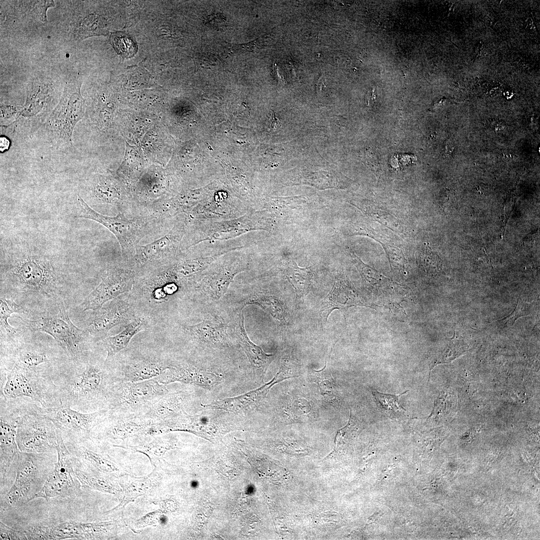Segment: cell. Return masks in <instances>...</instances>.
<instances>
[{"mask_svg":"<svg viewBox=\"0 0 540 540\" xmlns=\"http://www.w3.org/2000/svg\"><path fill=\"white\" fill-rule=\"evenodd\" d=\"M2 272L22 291L50 296L58 290V273L50 258L34 252L12 254L2 264Z\"/></svg>","mask_w":540,"mask_h":540,"instance_id":"3957f363","label":"cell"},{"mask_svg":"<svg viewBox=\"0 0 540 540\" xmlns=\"http://www.w3.org/2000/svg\"><path fill=\"white\" fill-rule=\"evenodd\" d=\"M284 276L294 288L296 299L306 296L311 289L314 276L310 267H299L292 260H286L282 266Z\"/></svg>","mask_w":540,"mask_h":540,"instance_id":"83f0119b","label":"cell"},{"mask_svg":"<svg viewBox=\"0 0 540 540\" xmlns=\"http://www.w3.org/2000/svg\"><path fill=\"white\" fill-rule=\"evenodd\" d=\"M52 454L20 451L14 482L4 497L8 506H20L32 500L52 471L46 466V459Z\"/></svg>","mask_w":540,"mask_h":540,"instance_id":"ba28073f","label":"cell"},{"mask_svg":"<svg viewBox=\"0 0 540 540\" xmlns=\"http://www.w3.org/2000/svg\"><path fill=\"white\" fill-rule=\"evenodd\" d=\"M1 114H0V122H4V121L10 120H13V122L18 117L20 112H18V110L12 106H1Z\"/></svg>","mask_w":540,"mask_h":540,"instance_id":"7bdbcfd3","label":"cell"},{"mask_svg":"<svg viewBox=\"0 0 540 540\" xmlns=\"http://www.w3.org/2000/svg\"><path fill=\"white\" fill-rule=\"evenodd\" d=\"M419 258L422 266L427 271L438 269V256L426 246L422 248L419 252Z\"/></svg>","mask_w":540,"mask_h":540,"instance_id":"74e56055","label":"cell"},{"mask_svg":"<svg viewBox=\"0 0 540 540\" xmlns=\"http://www.w3.org/2000/svg\"><path fill=\"white\" fill-rule=\"evenodd\" d=\"M53 90L48 84L34 82L28 85L24 105L14 122L10 124L17 133H31L46 121Z\"/></svg>","mask_w":540,"mask_h":540,"instance_id":"5bb4252c","label":"cell"},{"mask_svg":"<svg viewBox=\"0 0 540 540\" xmlns=\"http://www.w3.org/2000/svg\"><path fill=\"white\" fill-rule=\"evenodd\" d=\"M48 352L40 346L25 345L20 347L14 356V364H16L34 372L51 375L53 368L52 359Z\"/></svg>","mask_w":540,"mask_h":540,"instance_id":"d4e9b609","label":"cell"},{"mask_svg":"<svg viewBox=\"0 0 540 540\" xmlns=\"http://www.w3.org/2000/svg\"><path fill=\"white\" fill-rule=\"evenodd\" d=\"M80 86L76 82L65 86L60 101L44 124L50 142L57 148L73 146L74 128L84 114Z\"/></svg>","mask_w":540,"mask_h":540,"instance_id":"52a82bcc","label":"cell"},{"mask_svg":"<svg viewBox=\"0 0 540 540\" xmlns=\"http://www.w3.org/2000/svg\"><path fill=\"white\" fill-rule=\"evenodd\" d=\"M310 378L312 381L318 385L321 394L326 398L332 400L336 396V384L328 366L326 358L325 366L322 369L312 371Z\"/></svg>","mask_w":540,"mask_h":540,"instance_id":"d6a6232c","label":"cell"},{"mask_svg":"<svg viewBox=\"0 0 540 540\" xmlns=\"http://www.w3.org/2000/svg\"><path fill=\"white\" fill-rule=\"evenodd\" d=\"M324 80V77H321L316 84V90L318 92H320L322 91V88L326 86Z\"/></svg>","mask_w":540,"mask_h":540,"instance_id":"f6af8a7d","label":"cell"},{"mask_svg":"<svg viewBox=\"0 0 540 540\" xmlns=\"http://www.w3.org/2000/svg\"><path fill=\"white\" fill-rule=\"evenodd\" d=\"M14 400L18 412L16 440L20 450L33 454L56 452V428L42 413V406L28 398Z\"/></svg>","mask_w":540,"mask_h":540,"instance_id":"277c9868","label":"cell"},{"mask_svg":"<svg viewBox=\"0 0 540 540\" xmlns=\"http://www.w3.org/2000/svg\"><path fill=\"white\" fill-rule=\"evenodd\" d=\"M530 312V305L522 302H520L518 299L513 312L508 316L500 320L499 322H502L504 326H510L514 324L515 321L518 318L528 315Z\"/></svg>","mask_w":540,"mask_h":540,"instance_id":"8d00e7d4","label":"cell"},{"mask_svg":"<svg viewBox=\"0 0 540 540\" xmlns=\"http://www.w3.org/2000/svg\"><path fill=\"white\" fill-rule=\"evenodd\" d=\"M110 38V42L114 49L122 57H132L136 53L137 48L135 44L124 34L120 32H114L112 34Z\"/></svg>","mask_w":540,"mask_h":540,"instance_id":"e575fe53","label":"cell"},{"mask_svg":"<svg viewBox=\"0 0 540 540\" xmlns=\"http://www.w3.org/2000/svg\"><path fill=\"white\" fill-rule=\"evenodd\" d=\"M185 328L191 336L201 342L218 344L226 340L227 328L220 322L204 320Z\"/></svg>","mask_w":540,"mask_h":540,"instance_id":"f1b7e54d","label":"cell"},{"mask_svg":"<svg viewBox=\"0 0 540 540\" xmlns=\"http://www.w3.org/2000/svg\"><path fill=\"white\" fill-rule=\"evenodd\" d=\"M350 254L364 284L368 286L376 284L382 278L381 274L364 263L354 252H351Z\"/></svg>","mask_w":540,"mask_h":540,"instance_id":"d590c367","label":"cell"},{"mask_svg":"<svg viewBox=\"0 0 540 540\" xmlns=\"http://www.w3.org/2000/svg\"><path fill=\"white\" fill-rule=\"evenodd\" d=\"M0 540H28L24 532L12 528L0 522Z\"/></svg>","mask_w":540,"mask_h":540,"instance_id":"b9f144b4","label":"cell"},{"mask_svg":"<svg viewBox=\"0 0 540 540\" xmlns=\"http://www.w3.org/2000/svg\"><path fill=\"white\" fill-rule=\"evenodd\" d=\"M122 185L118 178L101 176L94 184L93 195L98 202L112 206L118 212L126 215L132 212V206L130 195Z\"/></svg>","mask_w":540,"mask_h":540,"instance_id":"7402d4cb","label":"cell"},{"mask_svg":"<svg viewBox=\"0 0 540 540\" xmlns=\"http://www.w3.org/2000/svg\"><path fill=\"white\" fill-rule=\"evenodd\" d=\"M146 320L142 318H136L126 324L120 332L102 340L104 348L106 352V361H110L126 348L132 338L138 332L146 330Z\"/></svg>","mask_w":540,"mask_h":540,"instance_id":"4316f807","label":"cell"},{"mask_svg":"<svg viewBox=\"0 0 540 540\" xmlns=\"http://www.w3.org/2000/svg\"><path fill=\"white\" fill-rule=\"evenodd\" d=\"M186 396L182 393H170L159 398L141 414L153 423H162L174 420L185 412Z\"/></svg>","mask_w":540,"mask_h":540,"instance_id":"cb8c5ba5","label":"cell"},{"mask_svg":"<svg viewBox=\"0 0 540 540\" xmlns=\"http://www.w3.org/2000/svg\"><path fill=\"white\" fill-rule=\"evenodd\" d=\"M0 151L4 152L7 150L9 147L10 142L6 138V137L2 136L0 137Z\"/></svg>","mask_w":540,"mask_h":540,"instance_id":"ee69618b","label":"cell"},{"mask_svg":"<svg viewBox=\"0 0 540 540\" xmlns=\"http://www.w3.org/2000/svg\"><path fill=\"white\" fill-rule=\"evenodd\" d=\"M96 312L86 327V331L96 340H103L114 327L135 318L131 305L118 298L110 301Z\"/></svg>","mask_w":540,"mask_h":540,"instance_id":"ac0fdd59","label":"cell"},{"mask_svg":"<svg viewBox=\"0 0 540 540\" xmlns=\"http://www.w3.org/2000/svg\"><path fill=\"white\" fill-rule=\"evenodd\" d=\"M290 409L294 418L304 416L308 418L312 414V406L310 402L305 399L294 400L291 404Z\"/></svg>","mask_w":540,"mask_h":540,"instance_id":"f35d334b","label":"cell"},{"mask_svg":"<svg viewBox=\"0 0 540 540\" xmlns=\"http://www.w3.org/2000/svg\"><path fill=\"white\" fill-rule=\"evenodd\" d=\"M234 331L238 342L248 356L256 376L262 382L266 370L275 356L266 353L260 346L250 340L244 327V314L242 309L236 315Z\"/></svg>","mask_w":540,"mask_h":540,"instance_id":"44dd1931","label":"cell"},{"mask_svg":"<svg viewBox=\"0 0 540 540\" xmlns=\"http://www.w3.org/2000/svg\"><path fill=\"white\" fill-rule=\"evenodd\" d=\"M0 485L4 484L8 474L20 452L16 440L18 412L12 399L0 398Z\"/></svg>","mask_w":540,"mask_h":540,"instance_id":"2e32d148","label":"cell"},{"mask_svg":"<svg viewBox=\"0 0 540 540\" xmlns=\"http://www.w3.org/2000/svg\"><path fill=\"white\" fill-rule=\"evenodd\" d=\"M243 306L254 304L268 313L280 326L286 324V313L283 302L275 296L264 294H256L248 298Z\"/></svg>","mask_w":540,"mask_h":540,"instance_id":"f546056e","label":"cell"},{"mask_svg":"<svg viewBox=\"0 0 540 540\" xmlns=\"http://www.w3.org/2000/svg\"><path fill=\"white\" fill-rule=\"evenodd\" d=\"M42 411L60 430L64 442H80L88 439L93 430L110 413L109 409L83 412L64 406L42 407Z\"/></svg>","mask_w":540,"mask_h":540,"instance_id":"7c38bea8","label":"cell"},{"mask_svg":"<svg viewBox=\"0 0 540 540\" xmlns=\"http://www.w3.org/2000/svg\"><path fill=\"white\" fill-rule=\"evenodd\" d=\"M188 221L186 214H178L164 236L149 244L137 245L132 256L123 265L137 276L172 262L182 250Z\"/></svg>","mask_w":540,"mask_h":540,"instance_id":"5b68a950","label":"cell"},{"mask_svg":"<svg viewBox=\"0 0 540 540\" xmlns=\"http://www.w3.org/2000/svg\"><path fill=\"white\" fill-rule=\"evenodd\" d=\"M6 376V382L0 389V397L8 399L28 398L45 408L62 406L50 374L30 371L14 364Z\"/></svg>","mask_w":540,"mask_h":540,"instance_id":"8992f818","label":"cell"},{"mask_svg":"<svg viewBox=\"0 0 540 540\" xmlns=\"http://www.w3.org/2000/svg\"><path fill=\"white\" fill-rule=\"evenodd\" d=\"M58 460L40 490L32 500L66 497L78 494L81 484L74 468V458L68 448L60 432L56 429Z\"/></svg>","mask_w":540,"mask_h":540,"instance_id":"4fadbf2b","label":"cell"},{"mask_svg":"<svg viewBox=\"0 0 540 540\" xmlns=\"http://www.w3.org/2000/svg\"><path fill=\"white\" fill-rule=\"evenodd\" d=\"M156 378L166 386L179 382L208 389L214 388L222 380L217 374L200 368L192 363L170 358L168 368Z\"/></svg>","mask_w":540,"mask_h":540,"instance_id":"d6986e66","label":"cell"},{"mask_svg":"<svg viewBox=\"0 0 540 540\" xmlns=\"http://www.w3.org/2000/svg\"><path fill=\"white\" fill-rule=\"evenodd\" d=\"M167 386L158 378L137 382H118L109 410L122 414H141L154 401L168 392Z\"/></svg>","mask_w":540,"mask_h":540,"instance_id":"8fae6325","label":"cell"},{"mask_svg":"<svg viewBox=\"0 0 540 540\" xmlns=\"http://www.w3.org/2000/svg\"><path fill=\"white\" fill-rule=\"evenodd\" d=\"M407 391L398 395L386 394L376 390H372L378 407L390 418L400 419L408 417V412L402 406L399 401V397Z\"/></svg>","mask_w":540,"mask_h":540,"instance_id":"4dcf8cb0","label":"cell"},{"mask_svg":"<svg viewBox=\"0 0 540 540\" xmlns=\"http://www.w3.org/2000/svg\"><path fill=\"white\" fill-rule=\"evenodd\" d=\"M210 266L200 274L196 284L202 292L213 300L222 298L234 276L246 269L240 258L236 256L228 257Z\"/></svg>","mask_w":540,"mask_h":540,"instance_id":"e0dca14e","label":"cell"},{"mask_svg":"<svg viewBox=\"0 0 540 540\" xmlns=\"http://www.w3.org/2000/svg\"><path fill=\"white\" fill-rule=\"evenodd\" d=\"M22 321L30 330L51 336L69 359H76L90 350L86 332L72 322L64 304H60L56 315Z\"/></svg>","mask_w":540,"mask_h":540,"instance_id":"30bf717a","label":"cell"},{"mask_svg":"<svg viewBox=\"0 0 540 540\" xmlns=\"http://www.w3.org/2000/svg\"><path fill=\"white\" fill-rule=\"evenodd\" d=\"M386 250L390 264L392 267L400 269L404 268L406 260L401 250L390 246H386Z\"/></svg>","mask_w":540,"mask_h":540,"instance_id":"ab89813d","label":"cell"},{"mask_svg":"<svg viewBox=\"0 0 540 540\" xmlns=\"http://www.w3.org/2000/svg\"><path fill=\"white\" fill-rule=\"evenodd\" d=\"M469 350V346L462 336L456 334L450 339L446 348L438 354L430 364V372L433 368L439 364L452 362Z\"/></svg>","mask_w":540,"mask_h":540,"instance_id":"1f68e13d","label":"cell"},{"mask_svg":"<svg viewBox=\"0 0 540 540\" xmlns=\"http://www.w3.org/2000/svg\"><path fill=\"white\" fill-rule=\"evenodd\" d=\"M68 359V363L56 365L51 373L62 406L83 412L109 409L119 382L110 364L91 350Z\"/></svg>","mask_w":540,"mask_h":540,"instance_id":"6da1fadb","label":"cell"},{"mask_svg":"<svg viewBox=\"0 0 540 540\" xmlns=\"http://www.w3.org/2000/svg\"><path fill=\"white\" fill-rule=\"evenodd\" d=\"M278 383L279 382L274 376L270 382L257 389L236 397L214 400L203 406L235 414L246 412L257 407L264 400L270 388Z\"/></svg>","mask_w":540,"mask_h":540,"instance_id":"603a6c76","label":"cell"},{"mask_svg":"<svg viewBox=\"0 0 540 540\" xmlns=\"http://www.w3.org/2000/svg\"><path fill=\"white\" fill-rule=\"evenodd\" d=\"M170 358L160 350L140 347L122 350L108 362L119 382H137L159 376L168 368Z\"/></svg>","mask_w":540,"mask_h":540,"instance_id":"9c48e42d","label":"cell"},{"mask_svg":"<svg viewBox=\"0 0 540 540\" xmlns=\"http://www.w3.org/2000/svg\"><path fill=\"white\" fill-rule=\"evenodd\" d=\"M14 313L24 314V310L14 300L6 298L0 299V328L10 334H14L18 330L12 326L8 322V318Z\"/></svg>","mask_w":540,"mask_h":540,"instance_id":"836d02e7","label":"cell"},{"mask_svg":"<svg viewBox=\"0 0 540 540\" xmlns=\"http://www.w3.org/2000/svg\"><path fill=\"white\" fill-rule=\"evenodd\" d=\"M144 168L143 158L136 148L126 143L124 160L116 172L117 178L128 192H132L142 176Z\"/></svg>","mask_w":540,"mask_h":540,"instance_id":"484cf974","label":"cell"},{"mask_svg":"<svg viewBox=\"0 0 540 540\" xmlns=\"http://www.w3.org/2000/svg\"><path fill=\"white\" fill-rule=\"evenodd\" d=\"M28 540H52L51 527L40 526L30 528L24 532Z\"/></svg>","mask_w":540,"mask_h":540,"instance_id":"60d3db41","label":"cell"},{"mask_svg":"<svg viewBox=\"0 0 540 540\" xmlns=\"http://www.w3.org/2000/svg\"><path fill=\"white\" fill-rule=\"evenodd\" d=\"M134 278V272L124 265L108 270L99 284L82 302V309L96 311L119 295L130 291Z\"/></svg>","mask_w":540,"mask_h":540,"instance_id":"9a60e30c","label":"cell"},{"mask_svg":"<svg viewBox=\"0 0 540 540\" xmlns=\"http://www.w3.org/2000/svg\"><path fill=\"white\" fill-rule=\"evenodd\" d=\"M357 306H366L362 296L348 278L339 277L322 304L320 316L322 321L326 322L334 310L345 312L348 308Z\"/></svg>","mask_w":540,"mask_h":540,"instance_id":"ffe728a7","label":"cell"},{"mask_svg":"<svg viewBox=\"0 0 540 540\" xmlns=\"http://www.w3.org/2000/svg\"><path fill=\"white\" fill-rule=\"evenodd\" d=\"M166 520V518H164V516H162L160 518V522H161L162 524H164V522H165Z\"/></svg>","mask_w":540,"mask_h":540,"instance_id":"bcb514c9","label":"cell"},{"mask_svg":"<svg viewBox=\"0 0 540 540\" xmlns=\"http://www.w3.org/2000/svg\"><path fill=\"white\" fill-rule=\"evenodd\" d=\"M77 200L78 212L76 216L96 221L112 232L120 244L124 262L132 256L136 246L142 238L169 230L172 226L168 219L148 214H140L130 218L121 212L114 216H105L93 210L80 196Z\"/></svg>","mask_w":540,"mask_h":540,"instance_id":"7a4b0ae2","label":"cell"}]
</instances>
